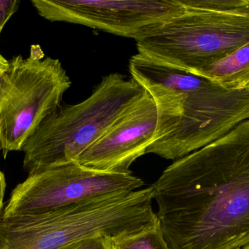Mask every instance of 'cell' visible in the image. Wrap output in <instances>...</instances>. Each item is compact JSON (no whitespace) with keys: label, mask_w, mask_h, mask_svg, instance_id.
I'll return each mask as SVG.
<instances>
[{"label":"cell","mask_w":249,"mask_h":249,"mask_svg":"<svg viewBox=\"0 0 249 249\" xmlns=\"http://www.w3.org/2000/svg\"><path fill=\"white\" fill-rule=\"evenodd\" d=\"M157 124L156 104L146 92L77 162L102 172L132 173L133 162L146 153L152 144Z\"/></svg>","instance_id":"obj_9"},{"label":"cell","mask_w":249,"mask_h":249,"mask_svg":"<svg viewBox=\"0 0 249 249\" xmlns=\"http://www.w3.org/2000/svg\"><path fill=\"white\" fill-rule=\"evenodd\" d=\"M143 184L133 173L102 172L69 162L29 172L12 192L2 213L10 216L46 211L98 196L136 191Z\"/></svg>","instance_id":"obj_7"},{"label":"cell","mask_w":249,"mask_h":249,"mask_svg":"<svg viewBox=\"0 0 249 249\" xmlns=\"http://www.w3.org/2000/svg\"><path fill=\"white\" fill-rule=\"evenodd\" d=\"M18 4L17 0H0V34L7 20L17 11Z\"/></svg>","instance_id":"obj_14"},{"label":"cell","mask_w":249,"mask_h":249,"mask_svg":"<svg viewBox=\"0 0 249 249\" xmlns=\"http://www.w3.org/2000/svg\"><path fill=\"white\" fill-rule=\"evenodd\" d=\"M39 15L141 39L184 11L178 0H32Z\"/></svg>","instance_id":"obj_8"},{"label":"cell","mask_w":249,"mask_h":249,"mask_svg":"<svg viewBox=\"0 0 249 249\" xmlns=\"http://www.w3.org/2000/svg\"><path fill=\"white\" fill-rule=\"evenodd\" d=\"M9 67V61L2 57L0 54V77L5 73Z\"/></svg>","instance_id":"obj_16"},{"label":"cell","mask_w":249,"mask_h":249,"mask_svg":"<svg viewBox=\"0 0 249 249\" xmlns=\"http://www.w3.org/2000/svg\"><path fill=\"white\" fill-rule=\"evenodd\" d=\"M155 216L145 190L118 192L46 211L0 213V249H58L86 238L116 239L147 229Z\"/></svg>","instance_id":"obj_3"},{"label":"cell","mask_w":249,"mask_h":249,"mask_svg":"<svg viewBox=\"0 0 249 249\" xmlns=\"http://www.w3.org/2000/svg\"><path fill=\"white\" fill-rule=\"evenodd\" d=\"M146 94L119 73L105 76L90 96L53 113L22 146L23 168H41L77 162L79 156Z\"/></svg>","instance_id":"obj_4"},{"label":"cell","mask_w":249,"mask_h":249,"mask_svg":"<svg viewBox=\"0 0 249 249\" xmlns=\"http://www.w3.org/2000/svg\"><path fill=\"white\" fill-rule=\"evenodd\" d=\"M6 189V181L4 175L0 171V213L3 211L4 207V196Z\"/></svg>","instance_id":"obj_15"},{"label":"cell","mask_w":249,"mask_h":249,"mask_svg":"<svg viewBox=\"0 0 249 249\" xmlns=\"http://www.w3.org/2000/svg\"></svg>","instance_id":"obj_18"},{"label":"cell","mask_w":249,"mask_h":249,"mask_svg":"<svg viewBox=\"0 0 249 249\" xmlns=\"http://www.w3.org/2000/svg\"><path fill=\"white\" fill-rule=\"evenodd\" d=\"M231 90L249 88V42L232 54L193 73Z\"/></svg>","instance_id":"obj_10"},{"label":"cell","mask_w":249,"mask_h":249,"mask_svg":"<svg viewBox=\"0 0 249 249\" xmlns=\"http://www.w3.org/2000/svg\"><path fill=\"white\" fill-rule=\"evenodd\" d=\"M248 42L249 16L184 8L136 47L139 54L193 74Z\"/></svg>","instance_id":"obj_6"},{"label":"cell","mask_w":249,"mask_h":249,"mask_svg":"<svg viewBox=\"0 0 249 249\" xmlns=\"http://www.w3.org/2000/svg\"><path fill=\"white\" fill-rule=\"evenodd\" d=\"M71 81L57 58L33 46L30 57L9 61L0 77V152L20 151L39 125L60 108Z\"/></svg>","instance_id":"obj_5"},{"label":"cell","mask_w":249,"mask_h":249,"mask_svg":"<svg viewBox=\"0 0 249 249\" xmlns=\"http://www.w3.org/2000/svg\"><path fill=\"white\" fill-rule=\"evenodd\" d=\"M112 249H171L159 222L148 229L112 240Z\"/></svg>","instance_id":"obj_11"},{"label":"cell","mask_w":249,"mask_h":249,"mask_svg":"<svg viewBox=\"0 0 249 249\" xmlns=\"http://www.w3.org/2000/svg\"><path fill=\"white\" fill-rule=\"evenodd\" d=\"M145 91L158 110L156 131L146 153L167 160L184 157L249 120V88L231 90L177 70L165 84Z\"/></svg>","instance_id":"obj_2"},{"label":"cell","mask_w":249,"mask_h":249,"mask_svg":"<svg viewBox=\"0 0 249 249\" xmlns=\"http://www.w3.org/2000/svg\"><path fill=\"white\" fill-rule=\"evenodd\" d=\"M58 249H112V239L105 236L86 238Z\"/></svg>","instance_id":"obj_13"},{"label":"cell","mask_w":249,"mask_h":249,"mask_svg":"<svg viewBox=\"0 0 249 249\" xmlns=\"http://www.w3.org/2000/svg\"><path fill=\"white\" fill-rule=\"evenodd\" d=\"M189 10L249 16V0H178Z\"/></svg>","instance_id":"obj_12"},{"label":"cell","mask_w":249,"mask_h":249,"mask_svg":"<svg viewBox=\"0 0 249 249\" xmlns=\"http://www.w3.org/2000/svg\"><path fill=\"white\" fill-rule=\"evenodd\" d=\"M171 249L249 245V120L174 161L152 184Z\"/></svg>","instance_id":"obj_1"},{"label":"cell","mask_w":249,"mask_h":249,"mask_svg":"<svg viewBox=\"0 0 249 249\" xmlns=\"http://www.w3.org/2000/svg\"><path fill=\"white\" fill-rule=\"evenodd\" d=\"M242 249H249V245L247 246V247H244V248H243Z\"/></svg>","instance_id":"obj_17"}]
</instances>
